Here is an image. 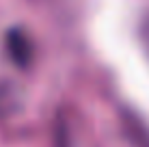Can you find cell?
I'll list each match as a JSON object with an SVG mask.
<instances>
[{"instance_id":"6da1fadb","label":"cell","mask_w":149,"mask_h":147,"mask_svg":"<svg viewBox=\"0 0 149 147\" xmlns=\"http://www.w3.org/2000/svg\"><path fill=\"white\" fill-rule=\"evenodd\" d=\"M4 50H7V56L11 59L17 67H26L30 63V59H33L30 37L17 26H11V28L4 30Z\"/></svg>"},{"instance_id":"7a4b0ae2","label":"cell","mask_w":149,"mask_h":147,"mask_svg":"<svg viewBox=\"0 0 149 147\" xmlns=\"http://www.w3.org/2000/svg\"><path fill=\"white\" fill-rule=\"evenodd\" d=\"M138 37H141V41H143L145 52L149 54V15H147V17H143L141 26H138Z\"/></svg>"}]
</instances>
